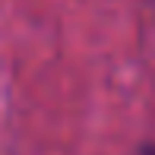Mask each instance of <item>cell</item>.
Listing matches in <instances>:
<instances>
[{
	"label": "cell",
	"instance_id": "obj_1",
	"mask_svg": "<svg viewBox=\"0 0 155 155\" xmlns=\"http://www.w3.org/2000/svg\"><path fill=\"white\" fill-rule=\"evenodd\" d=\"M143 155H155V149H152V146H149V149H143Z\"/></svg>",
	"mask_w": 155,
	"mask_h": 155
}]
</instances>
